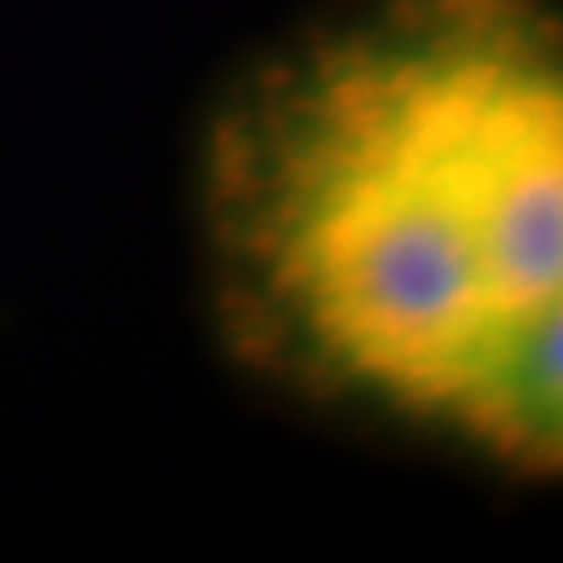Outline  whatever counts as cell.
Wrapping results in <instances>:
<instances>
[{"mask_svg":"<svg viewBox=\"0 0 563 563\" xmlns=\"http://www.w3.org/2000/svg\"><path fill=\"white\" fill-rule=\"evenodd\" d=\"M225 346L322 409L551 481L563 460V25L551 0H351L201 142Z\"/></svg>","mask_w":563,"mask_h":563,"instance_id":"6da1fadb","label":"cell"}]
</instances>
